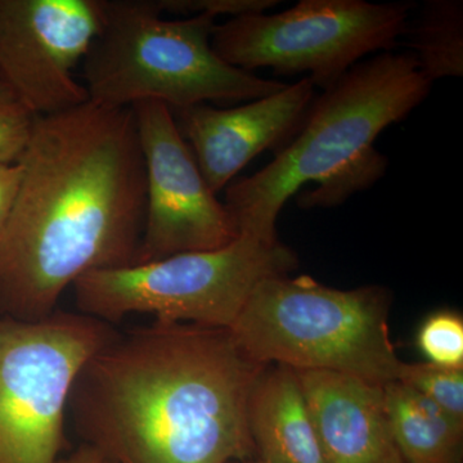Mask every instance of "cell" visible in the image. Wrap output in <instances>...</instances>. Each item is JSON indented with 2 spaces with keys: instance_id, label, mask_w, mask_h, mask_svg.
<instances>
[{
  "instance_id": "6da1fadb",
  "label": "cell",
  "mask_w": 463,
  "mask_h": 463,
  "mask_svg": "<svg viewBox=\"0 0 463 463\" xmlns=\"http://www.w3.org/2000/svg\"><path fill=\"white\" fill-rule=\"evenodd\" d=\"M0 233V310L38 322L84 274L134 264L146 172L132 108L88 102L38 116Z\"/></svg>"
},
{
  "instance_id": "7a4b0ae2",
  "label": "cell",
  "mask_w": 463,
  "mask_h": 463,
  "mask_svg": "<svg viewBox=\"0 0 463 463\" xmlns=\"http://www.w3.org/2000/svg\"><path fill=\"white\" fill-rule=\"evenodd\" d=\"M264 368L225 328L155 322L91 356L70 412L109 463L246 461L250 392Z\"/></svg>"
},
{
  "instance_id": "3957f363",
  "label": "cell",
  "mask_w": 463,
  "mask_h": 463,
  "mask_svg": "<svg viewBox=\"0 0 463 463\" xmlns=\"http://www.w3.org/2000/svg\"><path fill=\"white\" fill-rule=\"evenodd\" d=\"M431 87L413 54L383 52L353 66L313 100L272 163L225 188L224 205L240 234L279 241L277 218L307 183L319 185L298 194L303 209L336 206L370 188L388 169V158L373 147L377 137L419 108Z\"/></svg>"
},
{
  "instance_id": "277c9868",
  "label": "cell",
  "mask_w": 463,
  "mask_h": 463,
  "mask_svg": "<svg viewBox=\"0 0 463 463\" xmlns=\"http://www.w3.org/2000/svg\"><path fill=\"white\" fill-rule=\"evenodd\" d=\"M157 0H103V21L83 66L90 100L108 108L257 100L286 87L228 65L212 47L216 17L166 20Z\"/></svg>"
},
{
  "instance_id": "5b68a950",
  "label": "cell",
  "mask_w": 463,
  "mask_h": 463,
  "mask_svg": "<svg viewBox=\"0 0 463 463\" xmlns=\"http://www.w3.org/2000/svg\"><path fill=\"white\" fill-rule=\"evenodd\" d=\"M390 295L379 286L337 289L309 276L270 277L228 328L259 364L331 371L386 385L403 362L390 340Z\"/></svg>"
},
{
  "instance_id": "8992f818",
  "label": "cell",
  "mask_w": 463,
  "mask_h": 463,
  "mask_svg": "<svg viewBox=\"0 0 463 463\" xmlns=\"http://www.w3.org/2000/svg\"><path fill=\"white\" fill-rule=\"evenodd\" d=\"M298 267L281 241L242 233L224 248L84 274L72 288L81 315L106 323L143 313L163 325L228 330L259 283Z\"/></svg>"
},
{
  "instance_id": "52a82bcc",
  "label": "cell",
  "mask_w": 463,
  "mask_h": 463,
  "mask_svg": "<svg viewBox=\"0 0 463 463\" xmlns=\"http://www.w3.org/2000/svg\"><path fill=\"white\" fill-rule=\"evenodd\" d=\"M412 5L364 0H301L268 14H248L215 25L212 47L228 65L251 72L307 74L327 90L361 58L389 52L407 33Z\"/></svg>"
},
{
  "instance_id": "ba28073f",
  "label": "cell",
  "mask_w": 463,
  "mask_h": 463,
  "mask_svg": "<svg viewBox=\"0 0 463 463\" xmlns=\"http://www.w3.org/2000/svg\"><path fill=\"white\" fill-rule=\"evenodd\" d=\"M115 335L57 310L38 322L0 319V463L60 461L76 377Z\"/></svg>"
},
{
  "instance_id": "9c48e42d",
  "label": "cell",
  "mask_w": 463,
  "mask_h": 463,
  "mask_svg": "<svg viewBox=\"0 0 463 463\" xmlns=\"http://www.w3.org/2000/svg\"><path fill=\"white\" fill-rule=\"evenodd\" d=\"M146 172V212L134 264L224 248L240 236L209 187L172 109L155 100L133 106Z\"/></svg>"
},
{
  "instance_id": "30bf717a",
  "label": "cell",
  "mask_w": 463,
  "mask_h": 463,
  "mask_svg": "<svg viewBox=\"0 0 463 463\" xmlns=\"http://www.w3.org/2000/svg\"><path fill=\"white\" fill-rule=\"evenodd\" d=\"M103 21V0H0V78L36 116L90 100L75 69Z\"/></svg>"
},
{
  "instance_id": "8fae6325",
  "label": "cell",
  "mask_w": 463,
  "mask_h": 463,
  "mask_svg": "<svg viewBox=\"0 0 463 463\" xmlns=\"http://www.w3.org/2000/svg\"><path fill=\"white\" fill-rule=\"evenodd\" d=\"M316 99L309 78L265 99L233 109L190 106L172 109L203 178L215 194L265 149H279L292 138Z\"/></svg>"
},
{
  "instance_id": "7c38bea8",
  "label": "cell",
  "mask_w": 463,
  "mask_h": 463,
  "mask_svg": "<svg viewBox=\"0 0 463 463\" xmlns=\"http://www.w3.org/2000/svg\"><path fill=\"white\" fill-rule=\"evenodd\" d=\"M295 373L325 463H404L390 428L383 385L331 371Z\"/></svg>"
},
{
  "instance_id": "4fadbf2b",
  "label": "cell",
  "mask_w": 463,
  "mask_h": 463,
  "mask_svg": "<svg viewBox=\"0 0 463 463\" xmlns=\"http://www.w3.org/2000/svg\"><path fill=\"white\" fill-rule=\"evenodd\" d=\"M250 437L265 463H325L303 389L292 368L265 365L248 405Z\"/></svg>"
},
{
  "instance_id": "5bb4252c",
  "label": "cell",
  "mask_w": 463,
  "mask_h": 463,
  "mask_svg": "<svg viewBox=\"0 0 463 463\" xmlns=\"http://www.w3.org/2000/svg\"><path fill=\"white\" fill-rule=\"evenodd\" d=\"M383 394L404 463H462V422L399 381L383 385Z\"/></svg>"
},
{
  "instance_id": "9a60e30c",
  "label": "cell",
  "mask_w": 463,
  "mask_h": 463,
  "mask_svg": "<svg viewBox=\"0 0 463 463\" xmlns=\"http://www.w3.org/2000/svg\"><path fill=\"white\" fill-rule=\"evenodd\" d=\"M423 75L434 83L463 75V2L430 0L407 33Z\"/></svg>"
},
{
  "instance_id": "2e32d148",
  "label": "cell",
  "mask_w": 463,
  "mask_h": 463,
  "mask_svg": "<svg viewBox=\"0 0 463 463\" xmlns=\"http://www.w3.org/2000/svg\"><path fill=\"white\" fill-rule=\"evenodd\" d=\"M397 381L430 399L456 421L463 423V368L403 362Z\"/></svg>"
},
{
  "instance_id": "e0dca14e",
  "label": "cell",
  "mask_w": 463,
  "mask_h": 463,
  "mask_svg": "<svg viewBox=\"0 0 463 463\" xmlns=\"http://www.w3.org/2000/svg\"><path fill=\"white\" fill-rule=\"evenodd\" d=\"M417 346L428 364L463 368V319L458 313L443 310L422 323Z\"/></svg>"
},
{
  "instance_id": "ac0fdd59",
  "label": "cell",
  "mask_w": 463,
  "mask_h": 463,
  "mask_svg": "<svg viewBox=\"0 0 463 463\" xmlns=\"http://www.w3.org/2000/svg\"><path fill=\"white\" fill-rule=\"evenodd\" d=\"M38 116L0 78V164H17L25 154Z\"/></svg>"
},
{
  "instance_id": "d6986e66",
  "label": "cell",
  "mask_w": 463,
  "mask_h": 463,
  "mask_svg": "<svg viewBox=\"0 0 463 463\" xmlns=\"http://www.w3.org/2000/svg\"><path fill=\"white\" fill-rule=\"evenodd\" d=\"M161 11L183 14H209L218 17L222 14L237 17L248 14H261L279 5L277 0H157Z\"/></svg>"
},
{
  "instance_id": "ffe728a7",
  "label": "cell",
  "mask_w": 463,
  "mask_h": 463,
  "mask_svg": "<svg viewBox=\"0 0 463 463\" xmlns=\"http://www.w3.org/2000/svg\"><path fill=\"white\" fill-rule=\"evenodd\" d=\"M23 169L20 163L0 164V233L7 224L20 191Z\"/></svg>"
},
{
  "instance_id": "44dd1931",
  "label": "cell",
  "mask_w": 463,
  "mask_h": 463,
  "mask_svg": "<svg viewBox=\"0 0 463 463\" xmlns=\"http://www.w3.org/2000/svg\"><path fill=\"white\" fill-rule=\"evenodd\" d=\"M57 463H109L96 448L88 446V444H81L75 452L66 457V458H60Z\"/></svg>"
},
{
  "instance_id": "7402d4cb",
  "label": "cell",
  "mask_w": 463,
  "mask_h": 463,
  "mask_svg": "<svg viewBox=\"0 0 463 463\" xmlns=\"http://www.w3.org/2000/svg\"><path fill=\"white\" fill-rule=\"evenodd\" d=\"M237 463H265L261 461V459H258V461H252V459H246V461H240Z\"/></svg>"
}]
</instances>
